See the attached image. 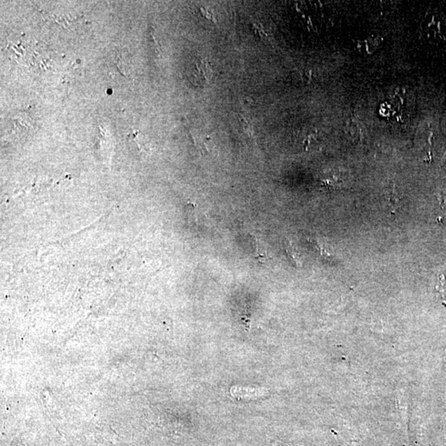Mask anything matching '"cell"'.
<instances>
[{"label": "cell", "instance_id": "6da1fadb", "mask_svg": "<svg viewBox=\"0 0 446 446\" xmlns=\"http://www.w3.org/2000/svg\"><path fill=\"white\" fill-rule=\"evenodd\" d=\"M187 75L189 81L195 85L200 87L208 85L213 78L210 62L200 56H194L187 66Z\"/></svg>", "mask_w": 446, "mask_h": 446}, {"label": "cell", "instance_id": "7a4b0ae2", "mask_svg": "<svg viewBox=\"0 0 446 446\" xmlns=\"http://www.w3.org/2000/svg\"><path fill=\"white\" fill-rule=\"evenodd\" d=\"M251 239H252L253 247L255 249V259L257 260L259 263L262 264L266 263V261L269 260L266 247L255 235H251Z\"/></svg>", "mask_w": 446, "mask_h": 446}, {"label": "cell", "instance_id": "3957f363", "mask_svg": "<svg viewBox=\"0 0 446 446\" xmlns=\"http://www.w3.org/2000/svg\"><path fill=\"white\" fill-rule=\"evenodd\" d=\"M285 250L287 255H288V257L289 258V260H290L292 263L294 264V265L297 266V267H301L302 262H301L299 252L297 249L296 247L293 245L291 241H286Z\"/></svg>", "mask_w": 446, "mask_h": 446}, {"label": "cell", "instance_id": "277c9868", "mask_svg": "<svg viewBox=\"0 0 446 446\" xmlns=\"http://www.w3.org/2000/svg\"><path fill=\"white\" fill-rule=\"evenodd\" d=\"M401 198L399 197L398 194L395 191V187L394 186L390 193H388V206L392 210H396V208L401 207Z\"/></svg>", "mask_w": 446, "mask_h": 446}, {"label": "cell", "instance_id": "5b68a950", "mask_svg": "<svg viewBox=\"0 0 446 446\" xmlns=\"http://www.w3.org/2000/svg\"><path fill=\"white\" fill-rule=\"evenodd\" d=\"M238 118L243 132L245 134H247V136L250 137V138H253L255 136V132H254V129H253L251 123L242 115H239Z\"/></svg>", "mask_w": 446, "mask_h": 446}, {"label": "cell", "instance_id": "8992f818", "mask_svg": "<svg viewBox=\"0 0 446 446\" xmlns=\"http://www.w3.org/2000/svg\"><path fill=\"white\" fill-rule=\"evenodd\" d=\"M251 29L255 33V36H258L259 38L264 40V39L269 38V35L266 33L264 29L263 26L257 23V22H251Z\"/></svg>", "mask_w": 446, "mask_h": 446}, {"label": "cell", "instance_id": "52a82bcc", "mask_svg": "<svg viewBox=\"0 0 446 446\" xmlns=\"http://www.w3.org/2000/svg\"><path fill=\"white\" fill-rule=\"evenodd\" d=\"M311 243H313L314 247H316V249H318L321 255L325 256V257H330V253L326 249L327 247H325V245L322 243V241H319V240H314V241H312Z\"/></svg>", "mask_w": 446, "mask_h": 446}, {"label": "cell", "instance_id": "ba28073f", "mask_svg": "<svg viewBox=\"0 0 446 446\" xmlns=\"http://www.w3.org/2000/svg\"><path fill=\"white\" fill-rule=\"evenodd\" d=\"M200 12H201V14H202V15L203 16V17H206V18H208V20L213 21L214 22H216V18H215V17H214V14H212L211 12L207 11V10H206L205 9H203V8H202V9H200Z\"/></svg>", "mask_w": 446, "mask_h": 446}]
</instances>
